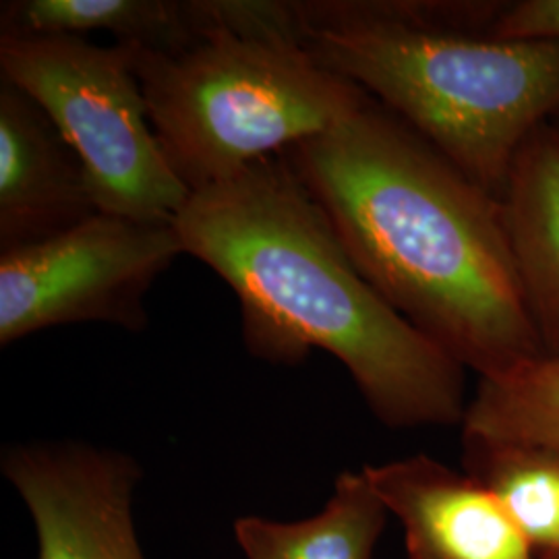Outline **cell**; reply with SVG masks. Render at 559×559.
I'll list each match as a JSON object with an SVG mask.
<instances>
[{
    "instance_id": "cell-1",
    "label": "cell",
    "mask_w": 559,
    "mask_h": 559,
    "mask_svg": "<svg viewBox=\"0 0 559 559\" xmlns=\"http://www.w3.org/2000/svg\"><path fill=\"white\" fill-rule=\"evenodd\" d=\"M280 156L365 280L466 371L496 378L543 357L501 201L392 110L365 94Z\"/></svg>"
},
{
    "instance_id": "cell-2",
    "label": "cell",
    "mask_w": 559,
    "mask_h": 559,
    "mask_svg": "<svg viewBox=\"0 0 559 559\" xmlns=\"http://www.w3.org/2000/svg\"><path fill=\"white\" fill-rule=\"evenodd\" d=\"M175 228L185 255L237 295L255 359L299 365L320 348L346 367L381 425L462 427L466 369L365 280L282 156L191 193Z\"/></svg>"
},
{
    "instance_id": "cell-3",
    "label": "cell",
    "mask_w": 559,
    "mask_h": 559,
    "mask_svg": "<svg viewBox=\"0 0 559 559\" xmlns=\"http://www.w3.org/2000/svg\"><path fill=\"white\" fill-rule=\"evenodd\" d=\"M503 2H299L305 46L501 201L520 150L559 120V41L501 40Z\"/></svg>"
},
{
    "instance_id": "cell-4",
    "label": "cell",
    "mask_w": 559,
    "mask_h": 559,
    "mask_svg": "<svg viewBox=\"0 0 559 559\" xmlns=\"http://www.w3.org/2000/svg\"><path fill=\"white\" fill-rule=\"evenodd\" d=\"M212 23L177 52H138V78L164 158L189 193L230 179L336 127L365 98L305 46L299 2L263 0L237 29Z\"/></svg>"
},
{
    "instance_id": "cell-5",
    "label": "cell",
    "mask_w": 559,
    "mask_h": 559,
    "mask_svg": "<svg viewBox=\"0 0 559 559\" xmlns=\"http://www.w3.org/2000/svg\"><path fill=\"white\" fill-rule=\"evenodd\" d=\"M138 52L133 44L0 36V73L40 104L78 152L102 214L175 221L191 193L152 129Z\"/></svg>"
},
{
    "instance_id": "cell-6",
    "label": "cell",
    "mask_w": 559,
    "mask_h": 559,
    "mask_svg": "<svg viewBox=\"0 0 559 559\" xmlns=\"http://www.w3.org/2000/svg\"><path fill=\"white\" fill-rule=\"evenodd\" d=\"M185 255L175 221L94 218L32 247L0 253V346L36 332L106 323L147 328L145 299Z\"/></svg>"
},
{
    "instance_id": "cell-7",
    "label": "cell",
    "mask_w": 559,
    "mask_h": 559,
    "mask_svg": "<svg viewBox=\"0 0 559 559\" xmlns=\"http://www.w3.org/2000/svg\"><path fill=\"white\" fill-rule=\"evenodd\" d=\"M0 468L34 519L38 559H145L133 456L85 441H32L7 445Z\"/></svg>"
},
{
    "instance_id": "cell-8",
    "label": "cell",
    "mask_w": 559,
    "mask_h": 559,
    "mask_svg": "<svg viewBox=\"0 0 559 559\" xmlns=\"http://www.w3.org/2000/svg\"><path fill=\"white\" fill-rule=\"evenodd\" d=\"M96 214L78 152L38 102L0 78V253L55 239Z\"/></svg>"
},
{
    "instance_id": "cell-9",
    "label": "cell",
    "mask_w": 559,
    "mask_h": 559,
    "mask_svg": "<svg viewBox=\"0 0 559 559\" xmlns=\"http://www.w3.org/2000/svg\"><path fill=\"white\" fill-rule=\"evenodd\" d=\"M404 528L408 559H540L500 500L427 454L362 468Z\"/></svg>"
},
{
    "instance_id": "cell-10",
    "label": "cell",
    "mask_w": 559,
    "mask_h": 559,
    "mask_svg": "<svg viewBox=\"0 0 559 559\" xmlns=\"http://www.w3.org/2000/svg\"><path fill=\"white\" fill-rule=\"evenodd\" d=\"M503 216L528 316L543 355L559 357V127L524 143L510 173Z\"/></svg>"
},
{
    "instance_id": "cell-11",
    "label": "cell",
    "mask_w": 559,
    "mask_h": 559,
    "mask_svg": "<svg viewBox=\"0 0 559 559\" xmlns=\"http://www.w3.org/2000/svg\"><path fill=\"white\" fill-rule=\"evenodd\" d=\"M207 0H9L0 4V36L85 38L110 34L117 44L177 52L210 25Z\"/></svg>"
},
{
    "instance_id": "cell-12",
    "label": "cell",
    "mask_w": 559,
    "mask_h": 559,
    "mask_svg": "<svg viewBox=\"0 0 559 559\" xmlns=\"http://www.w3.org/2000/svg\"><path fill=\"white\" fill-rule=\"evenodd\" d=\"M388 508L365 471H344L318 516L299 522L245 516L235 535L247 559H373Z\"/></svg>"
},
{
    "instance_id": "cell-13",
    "label": "cell",
    "mask_w": 559,
    "mask_h": 559,
    "mask_svg": "<svg viewBox=\"0 0 559 559\" xmlns=\"http://www.w3.org/2000/svg\"><path fill=\"white\" fill-rule=\"evenodd\" d=\"M464 468L514 520L540 558H559V452L462 438Z\"/></svg>"
},
{
    "instance_id": "cell-14",
    "label": "cell",
    "mask_w": 559,
    "mask_h": 559,
    "mask_svg": "<svg viewBox=\"0 0 559 559\" xmlns=\"http://www.w3.org/2000/svg\"><path fill=\"white\" fill-rule=\"evenodd\" d=\"M462 438L559 452V357L543 355L508 373L479 380L462 420Z\"/></svg>"
},
{
    "instance_id": "cell-15",
    "label": "cell",
    "mask_w": 559,
    "mask_h": 559,
    "mask_svg": "<svg viewBox=\"0 0 559 559\" xmlns=\"http://www.w3.org/2000/svg\"><path fill=\"white\" fill-rule=\"evenodd\" d=\"M491 36L501 40L559 41V0L503 2Z\"/></svg>"
},
{
    "instance_id": "cell-16",
    "label": "cell",
    "mask_w": 559,
    "mask_h": 559,
    "mask_svg": "<svg viewBox=\"0 0 559 559\" xmlns=\"http://www.w3.org/2000/svg\"><path fill=\"white\" fill-rule=\"evenodd\" d=\"M539 558H540V556H539ZM540 559H559V558H540Z\"/></svg>"
},
{
    "instance_id": "cell-17",
    "label": "cell",
    "mask_w": 559,
    "mask_h": 559,
    "mask_svg": "<svg viewBox=\"0 0 559 559\" xmlns=\"http://www.w3.org/2000/svg\"><path fill=\"white\" fill-rule=\"evenodd\" d=\"M556 124H558V127H559V120H556Z\"/></svg>"
}]
</instances>
